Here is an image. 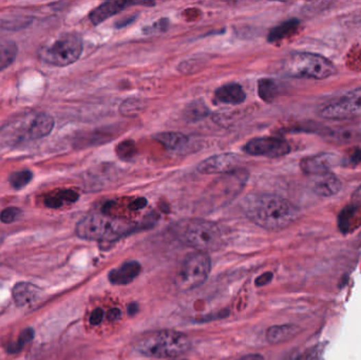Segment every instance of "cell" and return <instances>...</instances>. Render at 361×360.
<instances>
[{
  "mask_svg": "<svg viewBox=\"0 0 361 360\" xmlns=\"http://www.w3.org/2000/svg\"><path fill=\"white\" fill-rule=\"evenodd\" d=\"M136 145H134V142H123L116 148V153L123 159H132L136 155Z\"/></svg>",
  "mask_w": 361,
  "mask_h": 360,
  "instance_id": "30",
  "label": "cell"
},
{
  "mask_svg": "<svg viewBox=\"0 0 361 360\" xmlns=\"http://www.w3.org/2000/svg\"><path fill=\"white\" fill-rule=\"evenodd\" d=\"M54 118L47 114H40L35 116L29 128V136L31 139L40 140L46 138L47 136L52 132L54 128Z\"/></svg>",
  "mask_w": 361,
  "mask_h": 360,
  "instance_id": "19",
  "label": "cell"
},
{
  "mask_svg": "<svg viewBox=\"0 0 361 360\" xmlns=\"http://www.w3.org/2000/svg\"><path fill=\"white\" fill-rule=\"evenodd\" d=\"M122 316V313H121L120 309H112L109 311L108 313V319L110 321H116L121 318Z\"/></svg>",
  "mask_w": 361,
  "mask_h": 360,
  "instance_id": "36",
  "label": "cell"
},
{
  "mask_svg": "<svg viewBox=\"0 0 361 360\" xmlns=\"http://www.w3.org/2000/svg\"><path fill=\"white\" fill-rule=\"evenodd\" d=\"M273 278H274L273 272H264V274H262V275L259 276V277L256 279V287H264V285H266V284H269V282L272 281Z\"/></svg>",
  "mask_w": 361,
  "mask_h": 360,
  "instance_id": "34",
  "label": "cell"
},
{
  "mask_svg": "<svg viewBox=\"0 0 361 360\" xmlns=\"http://www.w3.org/2000/svg\"><path fill=\"white\" fill-rule=\"evenodd\" d=\"M341 190V182L333 173L329 172L316 181L314 184V192L320 196H333L338 194Z\"/></svg>",
  "mask_w": 361,
  "mask_h": 360,
  "instance_id": "18",
  "label": "cell"
},
{
  "mask_svg": "<svg viewBox=\"0 0 361 360\" xmlns=\"http://www.w3.org/2000/svg\"><path fill=\"white\" fill-rule=\"evenodd\" d=\"M212 270V260L206 253L189 254L183 260L175 276V285L179 291L197 289L206 281Z\"/></svg>",
  "mask_w": 361,
  "mask_h": 360,
  "instance_id": "7",
  "label": "cell"
},
{
  "mask_svg": "<svg viewBox=\"0 0 361 360\" xmlns=\"http://www.w3.org/2000/svg\"><path fill=\"white\" fill-rule=\"evenodd\" d=\"M299 25L300 23L298 19L292 18L290 19V21H284V23H280L279 26L275 27L271 30L267 40H269V42H280V40H284L286 37L295 34Z\"/></svg>",
  "mask_w": 361,
  "mask_h": 360,
  "instance_id": "22",
  "label": "cell"
},
{
  "mask_svg": "<svg viewBox=\"0 0 361 360\" xmlns=\"http://www.w3.org/2000/svg\"><path fill=\"white\" fill-rule=\"evenodd\" d=\"M21 210L17 207H8L0 214V221L5 224H10L16 221L21 216Z\"/></svg>",
  "mask_w": 361,
  "mask_h": 360,
  "instance_id": "32",
  "label": "cell"
},
{
  "mask_svg": "<svg viewBox=\"0 0 361 360\" xmlns=\"http://www.w3.org/2000/svg\"><path fill=\"white\" fill-rule=\"evenodd\" d=\"M321 116L329 120H350L361 116V88L355 89L325 106Z\"/></svg>",
  "mask_w": 361,
  "mask_h": 360,
  "instance_id": "8",
  "label": "cell"
},
{
  "mask_svg": "<svg viewBox=\"0 0 361 360\" xmlns=\"http://www.w3.org/2000/svg\"><path fill=\"white\" fill-rule=\"evenodd\" d=\"M240 159L241 157L236 153H228L212 155L201 162L197 167V170L202 175H218V173L226 175L237 170Z\"/></svg>",
  "mask_w": 361,
  "mask_h": 360,
  "instance_id": "11",
  "label": "cell"
},
{
  "mask_svg": "<svg viewBox=\"0 0 361 360\" xmlns=\"http://www.w3.org/2000/svg\"><path fill=\"white\" fill-rule=\"evenodd\" d=\"M247 181V171L237 169L233 172L226 173L224 177L214 182V186H212L206 194V198H223V201L225 198L233 200L241 192Z\"/></svg>",
  "mask_w": 361,
  "mask_h": 360,
  "instance_id": "10",
  "label": "cell"
},
{
  "mask_svg": "<svg viewBox=\"0 0 361 360\" xmlns=\"http://www.w3.org/2000/svg\"><path fill=\"white\" fill-rule=\"evenodd\" d=\"M242 208L253 223L267 231L286 229L300 216L297 206L275 194H249L243 198Z\"/></svg>",
  "mask_w": 361,
  "mask_h": 360,
  "instance_id": "1",
  "label": "cell"
},
{
  "mask_svg": "<svg viewBox=\"0 0 361 360\" xmlns=\"http://www.w3.org/2000/svg\"><path fill=\"white\" fill-rule=\"evenodd\" d=\"M175 233L181 242L192 247L197 252L206 253L221 248L223 235L214 222L202 219H190L175 225Z\"/></svg>",
  "mask_w": 361,
  "mask_h": 360,
  "instance_id": "4",
  "label": "cell"
},
{
  "mask_svg": "<svg viewBox=\"0 0 361 360\" xmlns=\"http://www.w3.org/2000/svg\"><path fill=\"white\" fill-rule=\"evenodd\" d=\"M154 139L169 151H179L188 144L189 139L185 134L179 132H162L154 136Z\"/></svg>",
  "mask_w": 361,
  "mask_h": 360,
  "instance_id": "21",
  "label": "cell"
},
{
  "mask_svg": "<svg viewBox=\"0 0 361 360\" xmlns=\"http://www.w3.org/2000/svg\"><path fill=\"white\" fill-rule=\"evenodd\" d=\"M105 313L101 309H95L92 314L90 316V324L92 326H99L103 319H104Z\"/></svg>",
  "mask_w": 361,
  "mask_h": 360,
  "instance_id": "33",
  "label": "cell"
},
{
  "mask_svg": "<svg viewBox=\"0 0 361 360\" xmlns=\"http://www.w3.org/2000/svg\"><path fill=\"white\" fill-rule=\"evenodd\" d=\"M42 295V290L29 282H19L13 287L12 296L17 307H25L34 305Z\"/></svg>",
  "mask_w": 361,
  "mask_h": 360,
  "instance_id": "15",
  "label": "cell"
},
{
  "mask_svg": "<svg viewBox=\"0 0 361 360\" xmlns=\"http://www.w3.org/2000/svg\"><path fill=\"white\" fill-rule=\"evenodd\" d=\"M33 180V173L31 170H21L12 173L9 178L12 188L16 190L25 188Z\"/></svg>",
  "mask_w": 361,
  "mask_h": 360,
  "instance_id": "27",
  "label": "cell"
},
{
  "mask_svg": "<svg viewBox=\"0 0 361 360\" xmlns=\"http://www.w3.org/2000/svg\"><path fill=\"white\" fill-rule=\"evenodd\" d=\"M154 5V3H128V1H107L101 3L97 9L90 13L89 17L91 23L95 26H99V23H104L107 19L114 15L119 14L130 5Z\"/></svg>",
  "mask_w": 361,
  "mask_h": 360,
  "instance_id": "12",
  "label": "cell"
},
{
  "mask_svg": "<svg viewBox=\"0 0 361 360\" xmlns=\"http://www.w3.org/2000/svg\"><path fill=\"white\" fill-rule=\"evenodd\" d=\"M173 360H185V359H173Z\"/></svg>",
  "mask_w": 361,
  "mask_h": 360,
  "instance_id": "41",
  "label": "cell"
},
{
  "mask_svg": "<svg viewBox=\"0 0 361 360\" xmlns=\"http://www.w3.org/2000/svg\"><path fill=\"white\" fill-rule=\"evenodd\" d=\"M79 198V194L74 190H58V192H52L45 196L44 203L47 207L58 209L66 204L75 203Z\"/></svg>",
  "mask_w": 361,
  "mask_h": 360,
  "instance_id": "20",
  "label": "cell"
},
{
  "mask_svg": "<svg viewBox=\"0 0 361 360\" xmlns=\"http://www.w3.org/2000/svg\"><path fill=\"white\" fill-rule=\"evenodd\" d=\"M144 109V102L138 99H126L120 107L121 114L124 116H134Z\"/></svg>",
  "mask_w": 361,
  "mask_h": 360,
  "instance_id": "29",
  "label": "cell"
},
{
  "mask_svg": "<svg viewBox=\"0 0 361 360\" xmlns=\"http://www.w3.org/2000/svg\"><path fill=\"white\" fill-rule=\"evenodd\" d=\"M83 53V40L77 34H64L56 42L42 47L38 57L44 63L55 67H66L75 63Z\"/></svg>",
  "mask_w": 361,
  "mask_h": 360,
  "instance_id": "5",
  "label": "cell"
},
{
  "mask_svg": "<svg viewBox=\"0 0 361 360\" xmlns=\"http://www.w3.org/2000/svg\"><path fill=\"white\" fill-rule=\"evenodd\" d=\"M300 333V328L296 324H281L271 326L266 332V339L269 344H279L296 337Z\"/></svg>",
  "mask_w": 361,
  "mask_h": 360,
  "instance_id": "17",
  "label": "cell"
},
{
  "mask_svg": "<svg viewBox=\"0 0 361 360\" xmlns=\"http://www.w3.org/2000/svg\"><path fill=\"white\" fill-rule=\"evenodd\" d=\"M134 21H136V17L124 19V21H118V23H115V27L118 29L124 28V27L128 26L130 23H134Z\"/></svg>",
  "mask_w": 361,
  "mask_h": 360,
  "instance_id": "37",
  "label": "cell"
},
{
  "mask_svg": "<svg viewBox=\"0 0 361 360\" xmlns=\"http://www.w3.org/2000/svg\"><path fill=\"white\" fill-rule=\"evenodd\" d=\"M243 151L255 157L269 159L284 157L290 153V146L286 140L278 136H266L251 140L244 145Z\"/></svg>",
  "mask_w": 361,
  "mask_h": 360,
  "instance_id": "9",
  "label": "cell"
},
{
  "mask_svg": "<svg viewBox=\"0 0 361 360\" xmlns=\"http://www.w3.org/2000/svg\"><path fill=\"white\" fill-rule=\"evenodd\" d=\"M138 307L136 303H132V305H129L128 307V314L132 315V316H134V315H136V313H138Z\"/></svg>",
  "mask_w": 361,
  "mask_h": 360,
  "instance_id": "39",
  "label": "cell"
},
{
  "mask_svg": "<svg viewBox=\"0 0 361 360\" xmlns=\"http://www.w3.org/2000/svg\"><path fill=\"white\" fill-rule=\"evenodd\" d=\"M286 69L294 77L313 79H329L336 73V68L329 60L308 52L292 54L286 62Z\"/></svg>",
  "mask_w": 361,
  "mask_h": 360,
  "instance_id": "6",
  "label": "cell"
},
{
  "mask_svg": "<svg viewBox=\"0 0 361 360\" xmlns=\"http://www.w3.org/2000/svg\"><path fill=\"white\" fill-rule=\"evenodd\" d=\"M237 360H265L263 356L259 355V354H249V355L243 356V357L239 358Z\"/></svg>",
  "mask_w": 361,
  "mask_h": 360,
  "instance_id": "38",
  "label": "cell"
},
{
  "mask_svg": "<svg viewBox=\"0 0 361 360\" xmlns=\"http://www.w3.org/2000/svg\"><path fill=\"white\" fill-rule=\"evenodd\" d=\"M216 102L227 105H240L247 99V93L239 83H227L216 89L214 92Z\"/></svg>",
  "mask_w": 361,
  "mask_h": 360,
  "instance_id": "16",
  "label": "cell"
},
{
  "mask_svg": "<svg viewBox=\"0 0 361 360\" xmlns=\"http://www.w3.org/2000/svg\"><path fill=\"white\" fill-rule=\"evenodd\" d=\"M142 272L138 261H127L109 272L108 279L114 285H126L136 280Z\"/></svg>",
  "mask_w": 361,
  "mask_h": 360,
  "instance_id": "14",
  "label": "cell"
},
{
  "mask_svg": "<svg viewBox=\"0 0 361 360\" xmlns=\"http://www.w3.org/2000/svg\"><path fill=\"white\" fill-rule=\"evenodd\" d=\"M296 360H308V359H306V357H300V358H297V359Z\"/></svg>",
  "mask_w": 361,
  "mask_h": 360,
  "instance_id": "40",
  "label": "cell"
},
{
  "mask_svg": "<svg viewBox=\"0 0 361 360\" xmlns=\"http://www.w3.org/2000/svg\"><path fill=\"white\" fill-rule=\"evenodd\" d=\"M146 205H147V200L144 198H140L136 201H134V203L130 204V209H142V208L146 207Z\"/></svg>",
  "mask_w": 361,
  "mask_h": 360,
  "instance_id": "35",
  "label": "cell"
},
{
  "mask_svg": "<svg viewBox=\"0 0 361 360\" xmlns=\"http://www.w3.org/2000/svg\"><path fill=\"white\" fill-rule=\"evenodd\" d=\"M191 348L187 335L171 330L146 333L136 342V349L142 355L152 358H177Z\"/></svg>",
  "mask_w": 361,
  "mask_h": 360,
  "instance_id": "3",
  "label": "cell"
},
{
  "mask_svg": "<svg viewBox=\"0 0 361 360\" xmlns=\"http://www.w3.org/2000/svg\"><path fill=\"white\" fill-rule=\"evenodd\" d=\"M17 53H18V48L15 42H0V71H3L14 63Z\"/></svg>",
  "mask_w": 361,
  "mask_h": 360,
  "instance_id": "24",
  "label": "cell"
},
{
  "mask_svg": "<svg viewBox=\"0 0 361 360\" xmlns=\"http://www.w3.org/2000/svg\"><path fill=\"white\" fill-rule=\"evenodd\" d=\"M361 220V209L358 205H352L345 208L339 216V227L341 231L347 233L349 229L354 227L356 221Z\"/></svg>",
  "mask_w": 361,
  "mask_h": 360,
  "instance_id": "23",
  "label": "cell"
},
{
  "mask_svg": "<svg viewBox=\"0 0 361 360\" xmlns=\"http://www.w3.org/2000/svg\"><path fill=\"white\" fill-rule=\"evenodd\" d=\"M258 93L264 102L272 103L278 95V85L273 79H260L258 83Z\"/></svg>",
  "mask_w": 361,
  "mask_h": 360,
  "instance_id": "25",
  "label": "cell"
},
{
  "mask_svg": "<svg viewBox=\"0 0 361 360\" xmlns=\"http://www.w3.org/2000/svg\"><path fill=\"white\" fill-rule=\"evenodd\" d=\"M169 19L162 18L160 21L152 23L151 26L145 27L143 29V33L146 35L155 34V33H163L169 30Z\"/></svg>",
  "mask_w": 361,
  "mask_h": 360,
  "instance_id": "31",
  "label": "cell"
},
{
  "mask_svg": "<svg viewBox=\"0 0 361 360\" xmlns=\"http://www.w3.org/2000/svg\"><path fill=\"white\" fill-rule=\"evenodd\" d=\"M208 114H210V110L208 107L201 102L192 103L184 111L185 120L190 123L203 120Z\"/></svg>",
  "mask_w": 361,
  "mask_h": 360,
  "instance_id": "26",
  "label": "cell"
},
{
  "mask_svg": "<svg viewBox=\"0 0 361 360\" xmlns=\"http://www.w3.org/2000/svg\"><path fill=\"white\" fill-rule=\"evenodd\" d=\"M33 338H34V330L32 328L25 329L19 335L17 342L8 346V352H10V353L21 352L23 349V346H27Z\"/></svg>",
  "mask_w": 361,
  "mask_h": 360,
  "instance_id": "28",
  "label": "cell"
},
{
  "mask_svg": "<svg viewBox=\"0 0 361 360\" xmlns=\"http://www.w3.org/2000/svg\"><path fill=\"white\" fill-rule=\"evenodd\" d=\"M138 229V225L126 220L110 217L107 214H91L79 222L75 231L79 238L85 240L109 243L120 240Z\"/></svg>",
  "mask_w": 361,
  "mask_h": 360,
  "instance_id": "2",
  "label": "cell"
},
{
  "mask_svg": "<svg viewBox=\"0 0 361 360\" xmlns=\"http://www.w3.org/2000/svg\"><path fill=\"white\" fill-rule=\"evenodd\" d=\"M335 163V157L329 153L313 155L303 159L300 163L302 171L306 175H317L323 176L329 172V169Z\"/></svg>",
  "mask_w": 361,
  "mask_h": 360,
  "instance_id": "13",
  "label": "cell"
}]
</instances>
